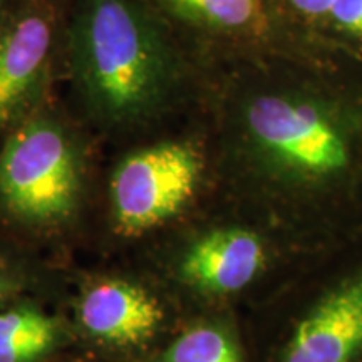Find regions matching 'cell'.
Here are the masks:
<instances>
[{
    "label": "cell",
    "instance_id": "cell-1",
    "mask_svg": "<svg viewBox=\"0 0 362 362\" xmlns=\"http://www.w3.org/2000/svg\"><path fill=\"white\" fill-rule=\"evenodd\" d=\"M317 59L247 56L221 107V197L314 248L362 233V90Z\"/></svg>",
    "mask_w": 362,
    "mask_h": 362
},
{
    "label": "cell",
    "instance_id": "cell-2",
    "mask_svg": "<svg viewBox=\"0 0 362 362\" xmlns=\"http://www.w3.org/2000/svg\"><path fill=\"white\" fill-rule=\"evenodd\" d=\"M69 45L81 96L107 123H151L178 99L181 59L156 17L136 0H81Z\"/></svg>",
    "mask_w": 362,
    "mask_h": 362
},
{
    "label": "cell",
    "instance_id": "cell-10",
    "mask_svg": "<svg viewBox=\"0 0 362 362\" xmlns=\"http://www.w3.org/2000/svg\"><path fill=\"white\" fill-rule=\"evenodd\" d=\"M155 362H250L240 314H189L156 352Z\"/></svg>",
    "mask_w": 362,
    "mask_h": 362
},
{
    "label": "cell",
    "instance_id": "cell-11",
    "mask_svg": "<svg viewBox=\"0 0 362 362\" xmlns=\"http://www.w3.org/2000/svg\"><path fill=\"white\" fill-rule=\"evenodd\" d=\"M57 341L52 319L33 309L0 314V362H34Z\"/></svg>",
    "mask_w": 362,
    "mask_h": 362
},
{
    "label": "cell",
    "instance_id": "cell-8",
    "mask_svg": "<svg viewBox=\"0 0 362 362\" xmlns=\"http://www.w3.org/2000/svg\"><path fill=\"white\" fill-rule=\"evenodd\" d=\"M153 6L198 33L242 47L247 56L307 57L293 44L275 0H149Z\"/></svg>",
    "mask_w": 362,
    "mask_h": 362
},
{
    "label": "cell",
    "instance_id": "cell-9",
    "mask_svg": "<svg viewBox=\"0 0 362 362\" xmlns=\"http://www.w3.org/2000/svg\"><path fill=\"white\" fill-rule=\"evenodd\" d=\"M168 296L139 280H107L84 296L81 322L111 346L143 352L168 341L170 327H178Z\"/></svg>",
    "mask_w": 362,
    "mask_h": 362
},
{
    "label": "cell",
    "instance_id": "cell-14",
    "mask_svg": "<svg viewBox=\"0 0 362 362\" xmlns=\"http://www.w3.org/2000/svg\"><path fill=\"white\" fill-rule=\"evenodd\" d=\"M6 0H0V24H2L4 17H6Z\"/></svg>",
    "mask_w": 362,
    "mask_h": 362
},
{
    "label": "cell",
    "instance_id": "cell-6",
    "mask_svg": "<svg viewBox=\"0 0 362 362\" xmlns=\"http://www.w3.org/2000/svg\"><path fill=\"white\" fill-rule=\"evenodd\" d=\"M81 163L61 124L30 117L17 126L0 153V198L22 220L52 223L74 211Z\"/></svg>",
    "mask_w": 362,
    "mask_h": 362
},
{
    "label": "cell",
    "instance_id": "cell-3",
    "mask_svg": "<svg viewBox=\"0 0 362 362\" xmlns=\"http://www.w3.org/2000/svg\"><path fill=\"white\" fill-rule=\"evenodd\" d=\"M242 320L250 362H362V233L314 253Z\"/></svg>",
    "mask_w": 362,
    "mask_h": 362
},
{
    "label": "cell",
    "instance_id": "cell-5",
    "mask_svg": "<svg viewBox=\"0 0 362 362\" xmlns=\"http://www.w3.org/2000/svg\"><path fill=\"white\" fill-rule=\"evenodd\" d=\"M214 168L206 146L197 139H161L129 153L111 180L117 235L153 237L187 220L205 194Z\"/></svg>",
    "mask_w": 362,
    "mask_h": 362
},
{
    "label": "cell",
    "instance_id": "cell-12",
    "mask_svg": "<svg viewBox=\"0 0 362 362\" xmlns=\"http://www.w3.org/2000/svg\"><path fill=\"white\" fill-rule=\"evenodd\" d=\"M334 2L336 0H275L285 17H292L307 29L327 25Z\"/></svg>",
    "mask_w": 362,
    "mask_h": 362
},
{
    "label": "cell",
    "instance_id": "cell-7",
    "mask_svg": "<svg viewBox=\"0 0 362 362\" xmlns=\"http://www.w3.org/2000/svg\"><path fill=\"white\" fill-rule=\"evenodd\" d=\"M56 25L37 6L6 13L0 24V129L33 115L47 88Z\"/></svg>",
    "mask_w": 362,
    "mask_h": 362
},
{
    "label": "cell",
    "instance_id": "cell-13",
    "mask_svg": "<svg viewBox=\"0 0 362 362\" xmlns=\"http://www.w3.org/2000/svg\"><path fill=\"white\" fill-rule=\"evenodd\" d=\"M327 25L347 39L362 42V0H336Z\"/></svg>",
    "mask_w": 362,
    "mask_h": 362
},
{
    "label": "cell",
    "instance_id": "cell-4",
    "mask_svg": "<svg viewBox=\"0 0 362 362\" xmlns=\"http://www.w3.org/2000/svg\"><path fill=\"white\" fill-rule=\"evenodd\" d=\"M221 202L218 214L180 235L165 262L171 288L197 307L192 314L243 315L324 250L228 198Z\"/></svg>",
    "mask_w": 362,
    "mask_h": 362
}]
</instances>
